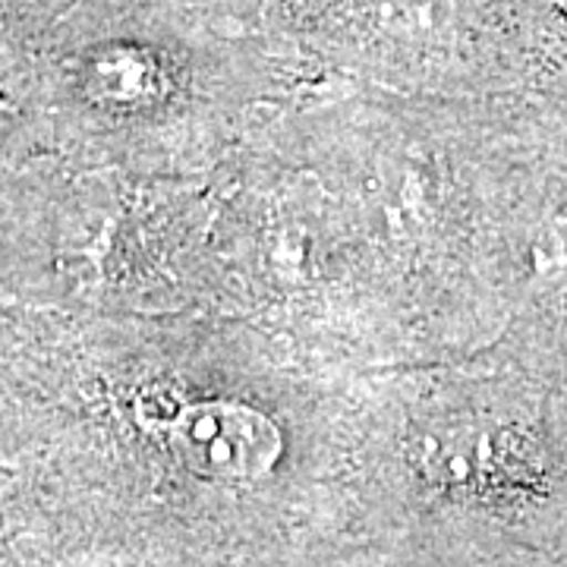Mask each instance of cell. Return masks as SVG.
<instances>
[{"label": "cell", "mask_w": 567, "mask_h": 567, "mask_svg": "<svg viewBox=\"0 0 567 567\" xmlns=\"http://www.w3.org/2000/svg\"><path fill=\"white\" fill-rule=\"evenodd\" d=\"M181 461L205 480L249 483L281 457V432L265 413L230 401L189 406L174 425Z\"/></svg>", "instance_id": "cell-1"}]
</instances>
